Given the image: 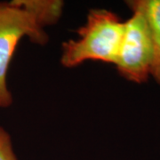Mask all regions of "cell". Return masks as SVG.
Wrapping results in <instances>:
<instances>
[{
	"label": "cell",
	"mask_w": 160,
	"mask_h": 160,
	"mask_svg": "<svg viewBox=\"0 0 160 160\" xmlns=\"http://www.w3.org/2000/svg\"><path fill=\"white\" fill-rule=\"evenodd\" d=\"M125 27L126 22L114 12L92 9L86 23L78 30V38L62 43L60 62L68 69L89 61L115 65Z\"/></svg>",
	"instance_id": "obj_1"
},
{
	"label": "cell",
	"mask_w": 160,
	"mask_h": 160,
	"mask_svg": "<svg viewBox=\"0 0 160 160\" xmlns=\"http://www.w3.org/2000/svg\"><path fill=\"white\" fill-rule=\"evenodd\" d=\"M126 4L130 9L142 12L147 20L153 48L150 77L160 86V0H129Z\"/></svg>",
	"instance_id": "obj_4"
},
{
	"label": "cell",
	"mask_w": 160,
	"mask_h": 160,
	"mask_svg": "<svg viewBox=\"0 0 160 160\" xmlns=\"http://www.w3.org/2000/svg\"><path fill=\"white\" fill-rule=\"evenodd\" d=\"M24 38L39 46L49 40L46 30L12 0L0 2V109L9 108L13 102L7 74L14 52Z\"/></svg>",
	"instance_id": "obj_2"
},
{
	"label": "cell",
	"mask_w": 160,
	"mask_h": 160,
	"mask_svg": "<svg viewBox=\"0 0 160 160\" xmlns=\"http://www.w3.org/2000/svg\"><path fill=\"white\" fill-rule=\"evenodd\" d=\"M34 19L40 28L55 25L61 20L64 9L62 0H12Z\"/></svg>",
	"instance_id": "obj_5"
},
{
	"label": "cell",
	"mask_w": 160,
	"mask_h": 160,
	"mask_svg": "<svg viewBox=\"0 0 160 160\" xmlns=\"http://www.w3.org/2000/svg\"><path fill=\"white\" fill-rule=\"evenodd\" d=\"M0 160H18L10 133L0 126Z\"/></svg>",
	"instance_id": "obj_6"
},
{
	"label": "cell",
	"mask_w": 160,
	"mask_h": 160,
	"mask_svg": "<svg viewBox=\"0 0 160 160\" xmlns=\"http://www.w3.org/2000/svg\"><path fill=\"white\" fill-rule=\"evenodd\" d=\"M115 67L129 82L143 84L149 80L153 61V48L147 20L138 9H130Z\"/></svg>",
	"instance_id": "obj_3"
}]
</instances>
